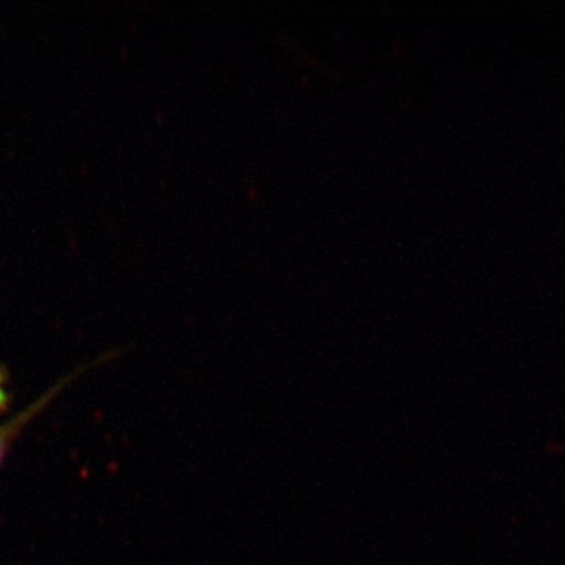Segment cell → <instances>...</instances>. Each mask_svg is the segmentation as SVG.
<instances>
[{"label": "cell", "instance_id": "obj_2", "mask_svg": "<svg viewBox=\"0 0 565 565\" xmlns=\"http://www.w3.org/2000/svg\"><path fill=\"white\" fill-rule=\"evenodd\" d=\"M9 405V393H7V374L0 367V412L6 411Z\"/></svg>", "mask_w": 565, "mask_h": 565}, {"label": "cell", "instance_id": "obj_1", "mask_svg": "<svg viewBox=\"0 0 565 565\" xmlns=\"http://www.w3.org/2000/svg\"><path fill=\"white\" fill-rule=\"evenodd\" d=\"M52 396H54V393L47 394L44 399L39 401V404L32 405L28 412H24V414H21L20 416H17V418L11 419V422L0 426V459L6 455L11 441H13V438L20 434V430L25 426V423H28L33 415H36V412H40L41 408L47 404V401L52 399Z\"/></svg>", "mask_w": 565, "mask_h": 565}]
</instances>
